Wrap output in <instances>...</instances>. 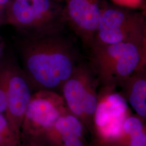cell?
I'll list each match as a JSON object with an SVG mask.
<instances>
[{
    "mask_svg": "<svg viewBox=\"0 0 146 146\" xmlns=\"http://www.w3.org/2000/svg\"><path fill=\"white\" fill-rule=\"evenodd\" d=\"M56 1H57V2H63V1H65L66 0H55Z\"/></svg>",
    "mask_w": 146,
    "mask_h": 146,
    "instance_id": "18",
    "label": "cell"
},
{
    "mask_svg": "<svg viewBox=\"0 0 146 146\" xmlns=\"http://www.w3.org/2000/svg\"><path fill=\"white\" fill-rule=\"evenodd\" d=\"M128 105L121 95L111 93L97 105L95 121L100 131L106 137H117L121 134Z\"/></svg>",
    "mask_w": 146,
    "mask_h": 146,
    "instance_id": "6",
    "label": "cell"
},
{
    "mask_svg": "<svg viewBox=\"0 0 146 146\" xmlns=\"http://www.w3.org/2000/svg\"><path fill=\"white\" fill-rule=\"evenodd\" d=\"M7 84L4 87H0V113L5 115L7 106Z\"/></svg>",
    "mask_w": 146,
    "mask_h": 146,
    "instance_id": "14",
    "label": "cell"
},
{
    "mask_svg": "<svg viewBox=\"0 0 146 146\" xmlns=\"http://www.w3.org/2000/svg\"><path fill=\"white\" fill-rule=\"evenodd\" d=\"M64 2L63 15L66 25L90 48L102 13L108 3L106 0H66Z\"/></svg>",
    "mask_w": 146,
    "mask_h": 146,
    "instance_id": "4",
    "label": "cell"
},
{
    "mask_svg": "<svg viewBox=\"0 0 146 146\" xmlns=\"http://www.w3.org/2000/svg\"><path fill=\"white\" fill-rule=\"evenodd\" d=\"M131 146H146V134L142 132L131 137Z\"/></svg>",
    "mask_w": 146,
    "mask_h": 146,
    "instance_id": "15",
    "label": "cell"
},
{
    "mask_svg": "<svg viewBox=\"0 0 146 146\" xmlns=\"http://www.w3.org/2000/svg\"><path fill=\"white\" fill-rule=\"evenodd\" d=\"M56 102L55 96L45 93L31 98L25 114L26 122L39 128L51 127L58 118Z\"/></svg>",
    "mask_w": 146,
    "mask_h": 146,
    "instance_id": "8",
    "label": "cell"
},
{
    "mask_svg": "<svg viewBox=\"0 0 146 146\" xmlns=\"http://www.w3.org/2000/svg\"><path fill=\"white\" fill-rule=\"evenodd\" d=\"M28 53L27 67L32 77L43 87L55 88L68 79L79 63L75 48L63 31L51 35Z\"/></svg>",
    "mask_w": 146,
    "mask_h": 146,
    "instance_id": "1",
    "label": "cell"
},
{
    "mask_svg": "<svg viewBox=\"0 0 146 146\" xmlns=\"http://www.w3.org/2000/svg\"><path fill=\"white\" fill-rule=\"evenodd\" d=\"M8 0H0V4H3L6 3Z\"/></svg>",
    "mask_w": 146,
    "mask_h": 146,
    "instance_id": "17",
    "label": "cell"
},
{
    "mask_svg": "<svg viewBox=\"0 0 146 146\" xmlns=\"http://www.w3.org/2000/svg\"><path fill=\"white\" fill-rule=\"evenodd\" d=\"M123 130L131 136L143 132V125L140 120L136 117H131L125 121Z\"/></svg>",
    "mask_w": 146,
    "mask_h": 146,
    "instance_id": "12",
    "label": "cell"
},
{
    "mask_svg": "<svg viewBox=\"0 0 146 146\" xmlns=\"http://www.w3.org/2000/svg\"><path fill=\"white\" fill-rule=\"evenodd\" d=\"M64 146H84L78 139L64 141Z\"/></svg>",
    "mask_w": 146,
    "mask_h": 146,
    "instance_id": "16",
    "label": "cell"
},
{
    "mask_svg": "<svg viewBox=\"0 0 146 146\" xmlns=\"http://www.w3.org/2000/svg\"><path fill=\"white\" fill-rule=\"evenodd\" d=\"M146 68H140L129 77L132 81L129 95V103L136 113L142 117L146 116Z\"/></svg>",
    "mask_w": 146,
    "mask_h": 146,
    "instance_id": "9",
    "label": "cell"
},
{
    "mask_svg": "<svg viewBox=\"0 0 146 146\" xmlns=\"http://www.w3.org/2000/svg\"><path fill=\"white\" fill-rule=\"evenodd\" d=\"M55 124L56 130L61 134L64 141L78 139L81 135L82 127L80 121L74 116L58 117Z\"/></svg>",
    "mask_w": 146,
    "mask_h": 146,
    "instance_id": "10",
    "label": "cell"
},
{
    "mask_svg": "<svg viewBox=\"0 0 146 146\" xmlns=\"http://www.w3.org/2000/svg\"><path fill=\"white\" fill-rule=\"evenodd\" d=\"M94 70L91 64L78 63L63 84V93L69 110L75 115L95 111L98 101L90 84Z\"/></svg>",
    "mask_w": 146,
    "mask_h": 146,
    "instance_id": "5",
    "label": "cell"
},
{
    "mask_svg": "<svg viewBox=\"0 0 146 146\" xmlns=\"http://www.w3.org/2000/svg\"><path fill=\"white\" fill-rule=\"evenodd\" d=\"M108 4L100 19L90 48L125 41H146V20L143 11Z\"/></svg>",
    "mask_w": 146,
    "mask_h": 146,
    "instance_id": "3",
    "label": "cell"
},
{
    "mask_svg": "<svg viewBox=\"0 0 146 146\" xmlns=\"http://www.w3.org/2000/svg\"><path fill=\"white\" fill-rule=\"evenodd\" d=\"M5 116L18 133L31 99V89L25 78L15 76L7 82Z\"/></svg>",
    "mask_w": 146,
    "mask_h": 146,
    "instance_id": "7",
    "label": "cell"
},
{
    "mask_svg": "<svg viewBox=\"0 0 146 146\" xmlns=\"http://www.w3.org/2000/svg\"><path fill=\"white\" fill-rule=\"evenodd\" d=\"M90 49L95 72L107 82L125 81L146 67V41H125Z\"/></svg>",
    "mask_w": 146,
    "mask_h": 146,
    "instance_id": "2",
    "label": "cell"
},
{
    "mask_svg": "<svg viewBox=\"0 0 146 146\" xmlns=\"http://www.w3.org/2000/svg\"><path fill=\"white\" fill-rule=\"evenodd\" d=\"M18 134L5 115L0 113V146H17Z\"/></svg>",
    "mask_w": 146,
    "mask_h": 146,
    "instance_id": "11",
    "label": "cell"
},
{
    "mask_svg": "<svg viewBox=\"0 0 146 146\" xmlns=\"http://www.w3.org/2000/svg\"><path fill=\"white\" fill-rule=\"evenodd\" d=\"M0 55H1V48H0Z\"/></svg>",
    "mask_w": 146,
    "mask_h": 146,
    "instance_id": "19",
    "label": "cell"
},
{
    "mask_svg": "<svg viewBox=\"0 0 146 146\" xmlns=\"http://www.w3.org/2000/svg\"><path fill=\"white\" fill-rule=\"evenodd\" d=\"M116 5L133 9H142L144 7V0H111Z\"/></svg>",
    "mask_w": 146,
    "mask_h": 146,
    "instance_id": "13",
    "label": "cell"
}]
</instances>
